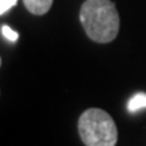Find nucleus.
<instances>
[{"instance_id":"1","label":"nucleus","mask_w":146,"mask_h":146,"mask_svg":"<svg viewBox=\"0 0 146 146\" xmlns=\"http://www.w3.org/2000/svg\"><path fill=\"white\" fill-rule=\"evenodd\" d=\"M80 22L91 41L108 43L119 33V14L111 0H85L80 8Z\"/></svg>"},{"instance_id":"2","label":"nucleus","mask_w":146,"mask_h":146,"mask_svg":"<svg viewBox=\"0 0 146 146\" xmlns=\"http://www.w3.org/2000/svg\"><path fill=\"white\" fill-rule=\"evenodd\" d=\"M78 135L85 146H115L118 130L114 119L102 108L85 110L78 118Z\"/></svg>"},{"instance_id":"3","label":"nucleus","mask_w":146,"mask_h":146,"mask_svg":"<svg viewBox=\"0 0 146 146\" xmlns=\"http://www.w3.org/2000/svg\"><path fill=\"white\" fill-rule=\"evenodd\" d=\"M23 4L33 15H45L52 8L53 0H23Z\"/></svg>"},{"instance_id":"4","label":"nucleus","mask_w":146,"mask_h":146,"mask_svg":"<svg viewBox=\"0 0 146 146\" xmlns=\"http://www.w3.org/2000/svg\"><path fill=\"white\" fill-rule=\"evenodd\" d=\"M145 108H146V94H143V92L133 95L129 99V102H127V111L130 114H135V112Z\"/></svg>"},{"instance_id":"5","label":"nucleus","mask_w":146,"mask_h":146,"mask_svg":"<svg viewBox=\"0 0 146 146\" xmlns=\"http://www.w3.org/2000/svg\"><path fill=\"white\" fill-rule=\"evenodd\" d=\"M1 35L4 36V38H7L10 42H16L18 38H19V34L15 30H12L10 26H7V25L1 26Z\"/></svg>"},{"instance_id":"6","label":"nucleus","mask_w":146,"mask_h":146,"mask_svg":"<svg viewBox=\"0 0 146 146\" xmlns=\"http://www.w3.org/2000/svg\"><path fill=\"white\" fill-rule=\"evenodd\" d=\"M16 3H18V0H0V14L4 15L5 12H8Z\"/></svg>"}]
</instances>
